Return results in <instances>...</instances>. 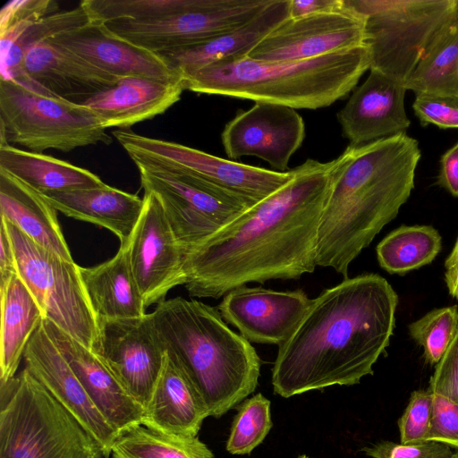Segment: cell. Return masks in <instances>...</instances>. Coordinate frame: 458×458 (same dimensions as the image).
I'll use <instances>...</instances> for the list:
<instances>
[{
    "label": "cell",
    "instance_id": "cell-1",
    "mask_svg": "<svg viewBox=\"0 0 458 458\" xmlns=\"http://www.w3.org/2000/svg\"><path fill=\"white\" fill-rule=\"evenodd\" d=\"M333 167L334 160L307 159L286 184L186 253L190 296L219 299L248 283L312 273Z\"/></svg>",
    "mask_w": 458,
    "mask_h": 458
},
{
    "label": "cell",
    "instance_id": "cell-2",
    "mask_svg": "<svg viewBox=\"0 0 458 458\" xmlns=\"http://www.w3.org/2000/svg\"><path fill=\"white\" fill-rule=\"evenodd\" d=\"M398 296L377 274L344 278L310 304L293 334L278 346L274 392L288 398L332 386H352L373 374L389 345Z\"/></svg>",
    "mask_w": 458,
    "mask_h": 458
},
{
    "label": "cell",
    "instance_id": "cell-3",
    "mask_svg": "<svg viewBox=\"0 0 458 458\" xmlns=\"http://www.w3.org/2000/svg\"><path fill=\"white\" fill-rule=\"evenodd\" d=\"M420 157L418 141L405 132L349 145L334 160L318 231L317 266L348 277L350 264L408 200Z\"/></svg>",
    "mask_w": 458,
    "mask_h": 458
},
{
    "label": "cell",
    "instance_id": "cell-4",
    "mask_svg": "<svg viewBox=\"0 0 458 458\" xmlns=\"http://www.w3.org/2000/svg\"><path fill=\"white\" fill-rule=\"evenodd\" d=\"M150 316L165 353L192 382L209 416L220 418L255 391L260 358L217 308L175 297L157 304Z\"/></svg>",
    "mask_w": 458,
    "mask_h": 458
},
{
    "label": "cell",
    "instance_id": "cell-5",
    "mask_svg": "<svg viewBox=\"0 0 458 458\" xmlns=\"http://www.w3.org/2000/svg\"><path fill=\"white\" fill-rule=\"evenodd\" d=\"M370 68L366 46L295 61L247 56L224 60L183 77L186 89L293 109L327 107L345 98Z\"/></svg>",
    "mask_w": 458,
    "mask_h": 458
},
{
    "label": "cell",
    "instance_id": "cell-6",
    "mask_svg": "<svg viewBox=\"0 0 458 458\" xmlns=\"http://www.w3.org/2000/svg\"><path fill=\"white\" fill-rule=\"evenodd\" d=\"M0 383V458H106L26 368Z\"/></svg>",
    "mask_w": 458,
    "mask_h": 458
},
{
    "label": "cell",
    "instance_id": "cell-7",
    "mask_svg": "<svg viewBox=\"0 0 458 458\" xmlns=\"http://www.w3.org/2000/svg\"><path fill=\"white\" fill-rule=\"evenodd\" d=\"M365 17L370 68L405 83L434 42L458 19V0H344Z\"/></svg>",
    "mask_w": 458,
    "mask_h": 458
},
{
    "label": "cell",
    "instance_id": "cell-8",
    "mask_svg": "<svg viewBox=\"0 0 458 458\" xmlns=\"http://www.w3.org/2000/svg\"><path fill=\"white\" fill-rule=\"evenodd\" d=\"M127 154L140 172L144 191L159 200L183 257L254 205L179 166Z\"/></svg>",
    "mask_w": 458,
    "mask_h": 458
},
{
    "label": "cell",
    "instance_id": "cell-9",
    "mask_svg": "<svg viewBox=\"0 0 458 458\" xmlns=\"http://www.w3.org/2000/svg\"><path fill=\"white\" fill-rule=\"evenodd\" d=\"M0 146L15 144L37 153L48 148L69 152L112 141L89 107L14 80L0 79Z\"/></svg>",
    "mask_w": 458,
    "mask_h": 458
},
{
    "label": "cell",
    "instance_id": "cell-10",
    "mask_svg": "<svg viewBox=\"0 0 458 458\" xmlns=\"http://www.w3.org/2000/svg\"><path fill=\"white\" fill-rule=\"evenodd\" d=\"M15 255L17 273L45 318L94 352L99 322L89 301L80 266L42 247L1 217Z\"/></svg>",
    "mask_w": 458,
    "mask_h": 458
},
{
    "label": "cell",
    "instance_id": "cell-11",
    "mask_svg": "<svg viewBox=\"0 0 458 458\" xmlns=\"http://www.w3.org/2000/svg\"><path fill=\"white\" fill-rule=\"evenodd\" d=\"M272 0H191L182 11L151 20L104 23L114 34L156 54L233 30L260 13Z\"/></svg>",
    "mask_w": 458,
    "mask_h": 458
},
{
    "label": "cell",
    "instance_id": "cell-12",
    "mask_svg": "<svg viewBox=\"0 0 458 458\" xmlns=\"http://www.w3.org/2000/svg\"><path fill=\"white\" fill-rule=\"evenodd\" d=\"M112 134L127 153L143 154L179 166L252 204L273 194L294 174V168L277 172L257 167L127 129L115 130Z\"/></svg>",
    "mask_w": 458,
    "mask_h": 458
},
{
    "label": "cell",
    "instance_id": "cell-13",
    "mask_svg": "<svg viewBox=\"0 0 458 458\" xmlns=\"http://www.w3.org/2000/svg\"><path fill=\"white\" fill-rule=\"evenodd\" d=\"M98 322V342L93 352L131 399L145 410L165 356L150 313L140 318Z\"/></svg>",
    "mask_w": 458,
    "mask_h": 458
},
{
    "label": "cell",
    "instance_id": "cell-14",
    "mask_svg": "<svg viewBox=\"0 0 458 458\" xmlns=\"http://www.w3.org/2000/svg\"><path fill=\"white\" fill-rule=\"evenodd\" d=\"M365 17L345 4L342 9L276 26L246 55L264 62L305 60L364 45Z\"/></svg>",
    "mask_w": 458,
    "mask_h": 458
},
{
    "label": "cell",
    "instance_id": "cell-15",
    "mask_svg": "<svg viewBox=\"0 0 458 458\" xmlns=\"http://www.w3.org/2000/svg\"><path fill=\"white\" fill-rule=\"evenodd\" d=\"M144 207L138 223L124 245L131 269L144 304H159L168 292L184 285L183 254L175 240L162 206L150 191H145Z\"/></svg>",
    "mask_w": 458,
    "mask_h": 458
},
{
    "label": "cell",
    "instance_id": "cell-16",
    "mask_svg": "<svg viewBox=\"0 0 458 458\" xmlns=\"http://www.w3.org/2000/svg\"><path fill=\"white\" fill-rule=\"evenodd\" d=\"M304 138L305 123L295 109L261 102L238 111L221 133L228 157H256L278 172L288 169Z\"/></svg>",
    "mask_w": 458,
    "mask_h": 458
},
{
    "label": "cell",
    "instance_id": "cell-17",
    "mask_svg": "<svg viewBox=\"0 0 458 458\" xmlns=\"http://www.w3.org/2000/svg\"><path fill=\"white\" fill-rule=\"evenodd\" d=\"M310 301L301 289L243 285L227 293L216 308L223 319L249 342L280 346L293 334Z\"/></svg>",
    "mask_w": 458,
    "mask_h": 458
},
{
    "label": "cell",
    "instance_id": "cell-18",
    "mask_svg": "<svg viewBox=\"0 0 458 458\" xmlns=\"http://www.w3.org/2000/svg\"><path fill=\"white\" fill-rule=\"evenodd\" d=\"M23 359L29 372L99 443L107 458L117 433L105 420L82 387L41 321Z\"/></svg>",
    "mask_w": 458,
    "mask_h": 458
},
{
    "label": "cell",
    "instance_id": "cell-19",
    "mask_svg": "<svg viewBox=\"0 0 458 458\" xmlns=\"http://www.w3.org/2000/svg\"><path fill=\"white\" fill-rule=\"evenodd\" d=\"M119 79L47 40L26 53L16 81L51 96L82 104L114 86Z\"/></svg>",
    "mask_w": 458,
    "mask_h": 458
},
{
    "label": "cell",
    "instance_id": "cell-20",
    "mask_svg": "<svg viewBox=\"0 0 458 458\" xmlns=\"http://www.w3.org/2000/svg\"><path fill=\"white\" fill-rule=\"evenodd\" d=\"M369 71L337 113L342 133L351 146L405 133L411 124L404 109V84Z\"/></svg>",
    "mask_w": 458,
    "mask_h": 458
},
{
    "label": "cell",
    "instance_id": "cell-21",
    "mask_svg": "<svg viewBox=\"0 0 458 458\" xmlns=\"http://www.w3.org/2000/svg\"><path fill=\"white\" fill-rule=\"evenodd\" d=\"M48 40L118 78H183L173 72L157 54L119 38L101 22L90 21Z\"/></svg>",
    "mask_w": 458,
    "mask_h": 458
},
{
    "label": "cell",
    "instance_id": "cell-22",
    "mask_svg": "<svg viewBox=\"0 0 458 458\" xmlns=\"http://www.w3.org/2000/svg\"><path fill=\"white\" fill-rule=\"evenodd\" d=\"M43 325L94 405L117 434L142 422L144 410L92 351L48 319L43 318Z\"/></svg>",
    "mask_w": 458,
    "mask_h": 458
},
{
    "label": "cell",
    "instance_id": "cell-23",
    "mask_svg": "<svg viewBox=\"0 0 458 458\" xmlns=\"http://www.w3.org/2000/svg\"><path fill=\"white\" fill-rule=\"evenodd\" d=\"M185 89L183 78L160 81L123 77L81 105L91 109L106 129H126L165 113L180 100Z\"/></svg>",
    "mask_w": 458,
    "mask_h": 458
},
{
    "label": "cell",
    "instance_id": "cell-24",
    "mask_svg": "<svg viewBox=\"0 0 458 458\" xmlns=\"http://www.w3.org/2000/svg\"><path fill=\"white\" fill-rule=\"evenodd\" d=\"M289 5L290 0H272L256 17L233 30L157 55L173 72L182 77L217 62L246 56L290 17Z\"/></svg>",
    "mask_w": 458,
    "mask_h": 458
},
{
    "label": "cell",
    "instance_id": "cell-25",
    "mask_svg": "<svg viewBox=\"0 0 458 458\" xmlns=\"http://www.w3.org/2000/svg\"><path fill=\"white\" fill-rule=\"evenodd\" d=\"M208 416V407L192 382L165 353L141 423L169 434L197 437Z\"/></svg>",
    "mask_w": 458,
    "mask_h": 458
},
{
    "label": "cell",
    "instance_id": "cell-26",
    "mask_svg": "<svg viewBox=\"0 0 458 458\" xmlns=\"http://www.w3.org/2000/svg\"><path fill=\"white\" fill-rule=\"evenodd\" d=\"M42 195L56 211L108 229L121 244L129 241L144 207L143 199L106 183Z\"/></svg>",
    "mask_w": 458,
    "mask_h": 458
},
{
    "label": "cell",
    "instance_id": "cell-27",
    "mask_svg": "<svg viewBox=\"0 0 458 458\" xmlns=\"http://www.w3.org/2000/svg\"><path fill=\"white\" fill-rule=\"evenodd\" d=\"M1 217L16 225L35 242L67 260H73L57 219L45 197L0 168Z\"/></svg>",
    "mask_w": 458,
    "mask_h": 458
},
{
    "label": "cell",
    "instance_id": "cell-28",
    "mask_svg": "<svg viewBox=\"0 0 458 458\" xmlns=\"http://www.w3.org/2000/svg\"><path fill=\"white\" fill-rule=\"evenodd\" d=\"M80 274L98 320L135 318L147 314L124 245H120L112 259L99 265L80 267Z\"/></svg>",
    "mask_w": 458,
    "mask_h": 458
},
{
    "label": "cell",
    "instance_id": "cell-29",
    "mask_svg": "<svg viewBox=\"0 0 458 458\" xmlns=\"http://www.w3.org/2000/svg\"><path fill=\"white\" fill-rule=\"evenodd\" d=\"M0 381L16 375L26 347L44 314L18 275L0 287Z\"/></svg>",
    "mask_w": 458,
    "mask_h": 458
},
{
    "label": "cell",
    "instance_id": "cell-30",
    "mask_svg": "<svg viewBox=\"0 0 458 458\" xmlns=\"http://www.w3.org/2000/svg\"><path fill=\"white\" fill-rule=\"evenodd\" d=\"M0 168L41 194L98 187L102 180L92 172L52 156L0 146Z\"/></svg>",
    "mask_w": 458,
    "mask_h": 458
},
{
    "label": "cell",
    "instance_id": "cell-31",
    "mask_svg": "<svg viewBox=\"0 0 458 458\" xmlns=\"http://www.w3.org/2000/svg\"><path fill=\"white\" fill-rule=\"evenodd\" d=\"M107 458H214L197 437L169 434L136 424L119 432Z\"/></svg>",
    "mask_w": 458,
    "mask_h": 458
},
{
    "label": "cell",
    "instance_id": "cell-32",
    "mask_svg": "<svg viewBox=\"0 0 458 458\" xmlns=\"http://www.w3.org/2000/svg\"><path fill=\"white\" fill-rule=\"evenodd\" d=\"M442 248L439 233L430 225H403L377 246L379 266L390 274H404L431 263Z\"/></svg>",
    "mask_w": 458,
    "mask_h": 458
},
{
    "label": "cell",
    "instance_id": "cell-33",
    "mask_svg": "<svg viewBox=\"0 0 458 458\" xmlns=\"http://www.w3.org/2000/svg\"><path fill=\"white\" fill-rule=\"evenodd\" d=\"M404 86L415 95H458V19L429 47Z\"/></svg>",
    "mask_w": 458,
    "mask_h": 458
},
{
    "label": "cell",
    "instance_id": "cell-34",
    "mask_svg": "<svg viewBox=\"0 0 458 458\" xmlns=\"http://www.w3.org/2000/svg\"><path fill=\"white\" fill-rule=\"evenodd\" d=\"M90 21L83 6L47 15L28 30L4 54L1 55V78L17 81L26 53L34 46Z\"/></svg>",
    "mask_w": 458,
    "mask_h": 458
},
{
    "label": "cell",
    "instance_id": "cell-35",
    "mask_svg": "<svg viewBox=\"0 0 458 458\" xmlns=\"http://www.w3.org/2000/svg\"><path fill=\"white\" fill-rule=\"evenodd\" d=\"M226 451L232 454H249L268 435L273 422L270 401L259 393L236 406Z\"/></svg>",
    "mask_w": 458,
    "mask_h": 458
},
{
    "label": "cell",
    "instance_id": "cell-36",
    "mask_svg": "<svg viewBox=\"0 0 458 458\" xmlns=\"http://www.w3.org/2000/svg\"><path fill=\"white\" fill-rule=\"evenodd\" d=\"M191 0H83L80 4L91 21H144L184 10Z\"/></svg>",
    "mask_w": 458,
    "mask_h": 458
},
{
    "label": "cell",
    "instance_id": "cell-37",
    "mask_svg": "<svg viewBox=\"0 0 458 458\" xmlns=\"http://www.w3.org/2000/svg\"><path fill=\"white\" fill-rule=\"evenodd\" d=\"M457 330L456 305L435 309L408 326L410 336L423 348L429 364H437Z\"/></svg>",
    "mask_w": 458,
    "mask_h": 458
},
{
    "label": "cell",
    "instance_id": "cell-38",
    "mask_svg": "<svg viewBox=\"0 0 458 458\" xmlns=\"http://www.w3.org/2000/svg\"><path fill=\"white\" fill-rule=\"evenodd\" d=\"M54 0H12L0 12V54H4L18 39L44 17L58 13Z\"/></svg>",
    "mask_w": 458,
    "mask_h": 458
},
{
    "label": "cell",
    "instance_id": "cell-39",
    "mask_svg": "<svg viewBox=\"0 0 458 458\" xmlns=\"http://www.w3.org/2000/svg\"><path fill=\"white\" fill-rule=\"evenodd\" d=\"M433 394L428 390L411 393L408 405L399 419L400 443L417 444L427 441L432 413Z\"/></svg>",
    "mask_w": 458,
    "mask_h": 458
},
{
    "label": "cell",
    "instance_id": "cell-40",
    "mask_svg": "<svg viewBox=\"0 0 458 458\" xmlns=\"http://www.w3.org/2000/svg\"><path fill=\"white\" fill-rule=\"evenodd\" d=\"M412 108L423 126L458 129V95H416Z\"/></svg>",
    "mask_w": 458,
    "mask_h": 458
},
{
    "label": "cell",
    "instance_id": "cell-41",
    "mask_svg": "<svg viewBox=\"0 0 458 458\" xmlns=\"http://www.w3.org/2000/svg\"><path fill=\"white\" fill-rule=\"evenodd\" d=\"M362 451L371 458H449L453 454L450 446L435 441L417 444L381 441Z\"/></svg>",
    "mask_w": 458,
    "mask_h": 458
},
{
    "label": "cell",
    "instance_id": "cell-42",
    "mask_svg": "<svg viewBox=\"0 0 458 458\" xmlns=\"http://www.w3.org/2000/svg\"><path fill=\"white\" fill-rule=\"evenodd\" d=\"M427 441L439 442L458 448V403L433 394Z\"/></svg>",
    "mask_w": 458,
    "mask_h": 458
},
{
    "label": "cell",
    "instance_id": "cell-43",
    "mask_svg": "<svg viewBox=\"0 0 458 458\" xmlns=\"http://www.w3.org/2000/svg\"><path fill=\"white\" fill-rule=\"evenodd\" d=\"M428 390L434 394L458 403V330L437 364Z\"/></svg>",
    "mask_w": 458,
    "mask_h": 458
},
{
    "label": "cell",
    "instance_id": "cell-44",
    "mask_svg": "<svg viewBox=\"0 0 458 458\" xmlns=\"http://www.w3.org/2000/svg\"><path fill=\"white\" fill-rule=\"evenodd\" d=\"M437 183L458 197V142L441 157Z\"/></svg>",
    "mask_w": 458,
    "mask_h": 458
},
{
    "label": "cell",
    "instance_id": "cell-45",
    "mask_svg": "<svg viewBox=\"0 0 458 458\" xmlns=\"http://www.w3.org/2000/svg\"><path fill=\"white\" fill-rule=\"evenodd\" d=\"M344 0H290L289 18H300L340 10Z\"/></svg>",
    "mask_w": 458,
    "mask_h": 458
},
{
    "label": "cell",
    "instance_id": "cell-46",
    "mask_svg": "<svg viewBox=\"0 0 458 458\" xmlns=\"http://www.w3.org/2000/svg\"><path fill=\"white\" fill-rule=\"evenodd\" d=\"M18 275L15 255L4 221L0 225V287Z\"/></svg>",
    "mask_w": 458,
    "mask_h": 458
},
{
    "label": "cell",
    "instance_id": "cell-47",
    "mask_svg": "<svg viewBox=\"0 0 458 458\" xmlns=\"http://www.w3.org/2000/svg\"><path fill=\"white\" fill-rule=\"evenodd\" d=\"M445 281L449 294L458 300V238L445 263Z\"/></svg>",
    "mask_w": 458,
    "mask_h": 458
},
{
    "label": "cell",
    "instance_id": "cell-48",
    "mask_svg": "<svg viewBox=\"0 0 458 458\" xmlns=\"http://www.w3.org/2000/svg\"><path fill=\"white\" fill-rule=\"evenodd\" d=\"M449 458H458V452L453 453V454Z\"/></svg>",
    "mask_w": 458,
    "mask_h": 458
},
{
    "label": "cell",
    "instance_id": "cell-49",
    "mask_svg": "<svg viewBox=\"0 0 458 458\" xmlns=\"http://www.w3.org/2000/svg\"><path fill=\"white\" fill-rule=\"evenodd\" d=\"M297 458H310V457L306 454H301Z\"/></svg>",
    "mask_w": 458,
    "mask_h": 458
}]
</instances>
